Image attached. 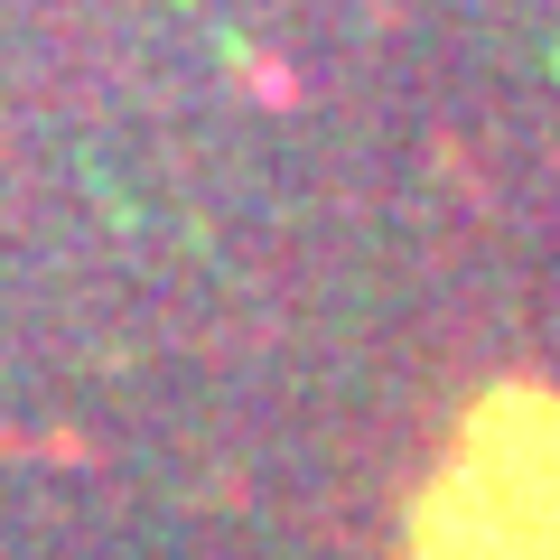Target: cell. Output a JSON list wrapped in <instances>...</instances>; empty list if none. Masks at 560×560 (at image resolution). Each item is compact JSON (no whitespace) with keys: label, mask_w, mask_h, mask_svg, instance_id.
Returning a JSON list of instances; mask_svg holds the SVG:
<instances>
[{"label":"cell","mask_w":560,"mask_h":560,"mask_svg":"<svg viewBox=\"0 0 560 560\" xmlns=\"http://www.w3.org/2000/svg\"><path fill=\"white\" fill-rule=\"evenodd\" d=\"M411 560H560V401L504 383L411 495Z\"/></svg>","instance_id":"6da1fadb"}]
</instances>
